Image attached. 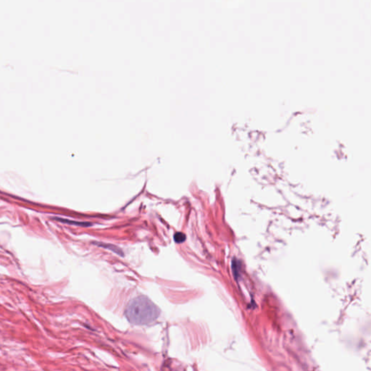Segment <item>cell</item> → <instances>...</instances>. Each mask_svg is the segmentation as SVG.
<instances>
[{"instance_id": "6da1fadb", "label": "cell", "mask_w": 371, "mask_h": 371, "mask_svg": "<svg viewBox=\"0 0 371 371\" xmlns=\"http://www.w3.org/2000/svg\"><path fill=\"white\" fill-rule=\"evenodd\" d=\"M160 309L144 296L136 297L128 304L125 310L126 319L134 325H148L160 316Z\"/></svg>"}, {"instance_id": "7a4b0ae2", "label": "cell", "mask_w": 371, "mask_h": 371, "mask_svg": "<svg viewBox=\"0 0 371 371\" xmlns=\"http://www.w3.org/2000/svg\"><path fill=\"white\" fill-rule=\"evenodd\" d=\"M186 238V236L185 233H182V232H177V233H176L175 235H174V241H175L176 243H178V244L183 243L184 241H185Z\"/></svg>"}, {"instance_id": "3957f363", "label": "cell", "mask_w": 371, "mask_h": 371, "mask_svg": "<svg viewBox=\"0 0 371 371\" xmlns=\"http://www.w3.org/2000/svg\"><path fill=\"white\" fill-rule=\"evenodd\" d=\"M57 221H60L62 223H68L69 224H73V225L81 226V227H89L90 224H86L87 223H80V222H74V221H68V220L65 219H60V218H57Z\"/></svg>"}]
</instances>
